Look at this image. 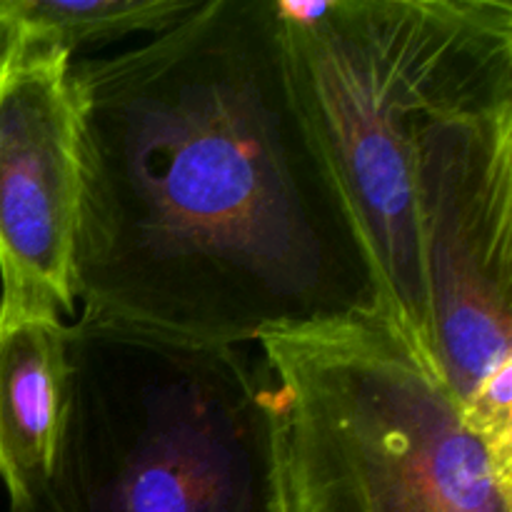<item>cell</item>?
<instances>
[{
    "instance_id": "obj_4",
    "label": "cell",
    "mask_w": 512,
    "mask_h": 512,
    "mask_svg": "<svg viewBox=\"0 0 512 512\" xmlns=\"http://www.w3.org/2000/svg\"><path fill=\"white\" fill-rule=\"evenodd\" d=\"M280 512H512V460L388 318L260 340Z\"/></svg>"
},
{
    "instance_id": "obj_7",
    "label": "cell",
    "mask_w": 512,
    "mask_h": 512,
    "mask_svg": "<svg viewBox=\"0 0 512 512\" xmlns=\"http://www.w3.org/2000/svg\"><path fill=\"white\" fill-rule=\"evenodd\" d=\"M68 328L63 315L0 303V480L10 510L43 490L68 400Z\"/></svg>"
},
{
    "instance_id": "obj_5",
    "label": "cell",
    "mask_w": 512,
    "mask_h": 512,
    "mask_svg": "<svg viewBox=\"0 0 512 512\" xmlns=\"http://www.w3.org/2000/svg\"><path fill=\"white\" fill-rule=\"evenodd\" d=\"M415 225L435 370L512 460V103L420 130Z\"/></svg>"
},
{
    "instance_id": "obj_3",
    "label": "cell",
    "mask_w": 512,
    "mask_h": 512,
    "mask_svg": "<svg viewBox=\"0 0 512 512\" xmlns=\"http://www.w3.org/2000/svg\"><path fill=\"white\" fill-rule=\"evenodd\" d=\"M53 470L10 512H280L263 355L78 315Z\"/></svg>"
},
{
    "instance_id": "obj_1",
    "label": "cell",
    "mask_w": 512,
    "mask_h": 512,
    "mask_svg": "<svg viewBox=\"0 0 512 512\" xmlns=\"http://www.w3.org/2000/svg\"><path fill=\"white\" fill-rule=\"evenodd\" d=\"M73 93L83 318L210 345L388 318L275 0H200L145 43L75 60Z\"/></svg>"
},
{
    "instance_id": "obj_2",
    "label": "cell",
    "mask_w": 512,
    "mask_h": 512,
    "mask_svg": "<svg viewBox=\"0 0 512 512\" xmlns=\"http://www.w3.org/2000/svg\"><path fill=\"white\" fill-rule=\"evenodd\" d=\"M275 5L290 80L368 245L385 313L435 368L415 225V143L435 120L512 103V3Z\"/></svg>"
},
{
    "instance_id": "obj_6",
    "label": "cell",
    "mask_w": 512,
    "mask_h": 512,
    "mask_svg": "<svg viewBox=\"0 0 512 512\" xmlns=\"http://www.w3.org/2000/svg\"><path fill=\"white\" fill-rule=\"evenodd\" d=\"M73 58L0 70V303L75 315L83 168Z\"/></svg>"
},
{
    "instance_id": "obj_8",
    "label": "cell",
    "mask_w": 512,
    "mask_h": 512,
    "mask_svg": "<svg viewBox=\"0 0 512 512\" xmlns=\"http://www.w3.org/2000/svg\"><path fill=\"white\" fill-rule=\"evenodd\" d=\"M200 0H0V70L25 60H78L125 35L163 33Z\"/></svg>"
}]
</instances>
